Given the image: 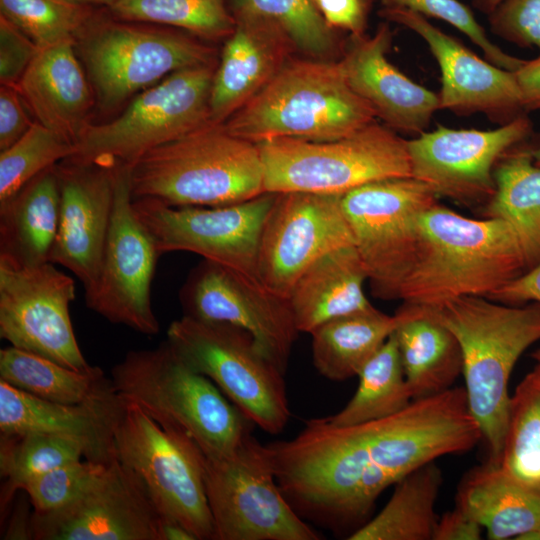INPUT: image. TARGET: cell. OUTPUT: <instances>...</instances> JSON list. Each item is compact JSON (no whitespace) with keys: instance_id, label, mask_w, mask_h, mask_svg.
Returning <instances> with one entry per match:
<instances>
[{"instance_id":"cell-21","label":"cell","mask_w":540,"mask_h":540,"mask_svg":"<svg viewBox=\"0 0 540 540\" xmlns=\"http://www.w3.org/2000/svg\"><path fill=\"white\" fill-rule=\"evenodd\" d=\"M379 14L412 30L426 42L441 72L439 110L461 116L482 113L499 125L525 114L514 71L481 59L414 11L381 8Z\"/></svg>"},{"instance_id":"cell-23","label":"cell","mask_w":540,"mask_h":540,"mask_svg":"<svg viewBox=\"0 0 540 540\" xmlns=\"http://www.w3.org/2000/svg\"><path fill=\"white\" fill-rule=\"evenodd\" d=\"M392 32L386 23L372 36L350 35L338 60L350 88L387 127L396 133L419 135L439 110L438 94L419 85L391 64L387 53Z\"/></svg>"},{"instance_id":"cell-50","label":"cell","mask_w":540,"mask_h":540,"mask_svg":"<svg viewBox=\"0 0 540 540\" xmlns=\"http://www.w3.org/2000/svg\"><path fill=\"white\" fill-rule=\"evenodd\" d=\"M525 111H540V55L514 71Z\"/></svg>"},{"instance_id":"cell-55","label":"cell","mask_w":540,"mask_h":540,"mask_svg":"<svg viewBox=\"0 0 540 540\" xmlns=\"http://www.w3.org/2000/svg\"><path fill=\"white\" fill-rule=\"evenodd\" d=\"M84 3L93 5V6H103L105 8H110L117 0H79Z\"/></svg>"},{"instance_id":"cell-17","label":"cell","mask_w":540,"mask_h":540,"mask_svg":"<svg viewBox=\"0 0 540 540\" xmlns=\"http://www.w3.org/2000/svg\"><path fill=\"white\" fill-rule=\"evenodd\" d=\"M341 196L277 193L259 243L258 276L266 289L288 299L298 278L316 260L354 246Z\"/></svg>"},{"instance_id":"cell-3","label":"cell","mask_w":540,"mask_h":540,"mask_svg":"<svg viewBox=\"0 0 540 540\" xmlns=\"http://www.w3.org/2000/svg\"><path fill=\"white\" fill-rule=\"evenodd\" d=\"M423 307L460 346L468 408L489 448L488 460L497 463L507 427L509 379L520 356L540 340V303L509 305L464 296Z\"/></svg>"},{"instance_id":"cell-27","label":"cell","mask_w":540,"mask_h":540,"mask_svg":"<svg viewBox=\"0 0 540 540\" xmlns=\"http://www.w3.org/2000/svg\"><path fill=\"white\" fill-rule=\"evenodd\" d=\"M455 503L490 540H540V489L514 480L489 460L463 476Z\"/></svg>"},{"instance_id":"cell-44","label":"cell","mask_w":540,"mask_h":540,"mask_svg":"<svg viewBox=\"0 0 540 540\" xmlns=\"http://www.w3.org/2000/svg\"><path fill=\"white\" fill-rule=\"evenodd\" d=\"M487 16L496 36L540 51V0H503Z\"/></svg>"},{"instance_id":"cell-13","label":"cell","mask_w":540,"mask_h":540,"mask_svg":"<svg viewBox=\"0 0 540 540\" xmlns=\"http://www.w3.org/2000/svg\"><path fill=\"white\" fill-rule=\"evenodd\" d=\"M215 540H319L280 490L266 445L253 434L232 455L202 453Z\"/></svg>"},{"instance_id":"cell-4","label":"cell","mask_w":540,"mask_h":540,"mask_svg":"<svg viewBox=\"0 0 540 540\" xmlns=\"http://www.w3.org/2000/svg\"><path fill=\"white\" fill-rule=\"evenodd\" d=\"M134 199L174 207H217L264 194V171L256 143L207 122L158 146L130 166Z\"/></svg>"},{"instance_id":"cell-2","label":"cell","mask_w":540,"mask_h":540,"mask_svg":"<svg viewBox=\"0 0 540 540\" xmlns=\"http://www.w3.org/2000/svg\"><path fill=\"white\" fill-rule=\"evenodd\" d=\"M526 270L506 221L465 217L437 202L420 217L417 256L399 299L430 307L464 296L489 297Z\"/></svg>"},{"instance_id":"cell-31","label":"cell","mask_w":540,"mask_h":540,"mask_svg":"<svg viewBox=\"0 0 540 540\" xmlns=\"http://www.w3.org/2000/svg\"><path fill=\"white\" fill-rule=\"evenodd\" d=\"M400 321L398 310L388 315L372 305L321 324L310 333L315 369L332 381L357 376L395 332Z\"/></svg>"},{"instance_id":"cell-45","label":"cell","mask_w":540,"mask_h":540,"mask_svg":"<svg viewBox=\"0 0 540 540\" xmlns=\"http://www.w3.org/2000/svg\"><path fill=\"white\" fill-rule=\"evenodd\" d=\"M38 51V46L23 31L0 15L1 84L18 86Z\"/></svg>"},{"instance_id":"cell-38","label":"cell","mask_w":540,"mask_h":540,"mask_svg":"<svg viewBox=\"0 0 540 540\" xmlns=\"http://www.w3.org/2000/svg\"><path fill=\"white\" fill-rule=\"evenodd\" d=\"M514 480L540 489V390L527 376L511 395L497 463Z\"/></svg>"},{"instance_id":"cell-29","label":"cell","mask_w":540,"mask_h":540,"mask_svg":"<svg viewBox=\"0 0 540 540\" xmlns=\"http://www.w3.org/2000/svg\"><path fill=\"white\" fill-rule=\"evenodd\" d=\"M56 165L0 203V258L26 267L49 262L60 214Z\"/></svg>"},{"instance_id":"cell-9","label":"cell","mask_w":540,"mask_h":540,"mask_svg":"<svg viewBox=\"0 0 540 540\" xmlns=\"http://www.w3.org/2000/svg\"><path fill=\"white\" fill-rule=\"evenodd\" d=\"M167 340L182 360L208 377L256 426L275 435L290 418L286 372L246 330L183 315Z\"/></svg>"},{"instance_id":"cell-32","label":"cell","mask_w":540,"mask_h":540,"mask_svg":"<svg viewBox=\"0 0 540 540\" xmlns=\"http://www.w3.org/2000/svg\"><path fill=\"white\" fill-rule=\"evenodd\" d=\"M532 150L519 144L498 161L495 192L484 210L486 218L504 220L513 228L527 270L540 262V166Z\"/></svg>"},{"instance_id":"cell-47","label":"cell","mask_w":540,"mask_h":540,"mask_svg":"<svg viewBox=\"0 0 540 540\" xmlns=\"http://www.w3.org/2000/svg\"><path fill=\"white\" fill-rule=\"evenodd\" d=\"M327 24L350 35L364 34L367 18L366 0H315Z\"/></svg>"},{"instance_id":"cell-1","label":"cell","mask_w":540,"mask_h":540,"mask_svg":"<svg viewBox=\"0 0 540 540\" xmlns=\"http://www.w3.org/2000/svg\"><path fill=\"white\" fill-rule=\"evenodd\" d=\"M483 440L465 389L413 400L377 420L335 426L307 421L290 440L266 445L277 484L303 518L335 531L352 530L388 487L413 470L471 450Z\"/></svg>"},{"instance_id":"cell-56","label":"cell","mask_w":540,"mask_h":540,"mask_svg":"<svg viewBox=\"0 0 540 540\" xmlns=\"http://www.w3.org/2000/svg\"><path fill=\"white\" fill-rule=\"evenodd\" d=\"M533 159L536 165L540 166V145L532 150Z\"/></svg>"},{"instance_id":"cell-22","label":"cell","mask_w":540,"mask_h":540,"mask_svg":"<svg viewBox=\"0 0 540 540\" xmlns=\"http://www.w3.org/2000/svg\"><path fill=\"white\" fill-rule=\"evenodd\" d=\"M118 164L71 156L56 165L60 214L49 262L71 271L91 292L109 232Z\"/></svg>"},{"instance_id":"cell-46","label":"cell","mask_w":540,"mask_h":540,"mask_svg":"<svg viewBox=\"0 0 540 540\" xmlns=\"http://www.w3.org/2000/svg\"><path fill=\"white\" fill-rule=\"evenodd\" d=\"M18 86H0V151L19 140L34 124Z\"/></svg>"},{"instance_id":"cell-51","label":"cell","mask_w":540,"mask_h":540,"mask_svg":"<svg viewBox=\"0 0 540 540\" xmlns=\"http://www.w3.org/2000/svg\"><path fill=\"white\" fill-rule=\"evenodd\" d=\"M31 515H29L26 503H18L4 539H31Z\"/></svg>"},{"instance_id":"cell-34","label":"cell","mask_w":540,"mask_h":540,"mask_svg":"<svg viewBox=\"0 0 540 540\" xmlns=\"http://www.w3.org/2000/svg\"><path fill=\"white\" fill-rule=\"evenodd\" d=\"M0 380L32 396L61 404H80L111 382L100 367L80 371L14 346L0 350Z\"/></svg>"},{"instance_id":"cell-43","label":"cell","mask_w":540,"mask_h":540,"mask_svg":"<svg viewBox=\"0 0 540 540\" xmlns=\"http://www.w3.org/2000/svg\"><path fill=\"white\" fill-rule=\"evenodd\" d=\"M382 8H403L423 16L440 19L465 34L492 64L517 70L523 59L507 54L487 36L468 6L458 0H381Z\"/></svg>"},{"instance_id":"cell-16","label":"cell","mask_w":540,"mask_h":540,"mask_svg":"<svg viewBox=\"0 0 540 540\" xmlns=\"http://www.w3.org/2000/svg\"><path fill=\"white\" fill-rule=\"evenodd\" d=\"M75 282L55 264L20 266L0 258V337L65 367L88 370L70 317Z\"/></svg>"},{"instance_id":"cell-20","label":"cell","mask_w":540,"mask_h":540,"mask_svg":"<svg viewBox=\"0 0 540 540\" xmlns=\"http://www.w3.org/2000/svg\"><path fill=\"white\" fill-rule=\"evenodd\" d=\"M160 519L140 479L115 459L71 504L52 512H33L31 539L159 540Z\"/></svg>"},{"instance_id":"cell-8","label":"cell","mask_w":540,"mask_h":540,"mask_svg":"<svg viewBox=\"0 0 540 540\" xmlns=\"http://www.w3.org/2000/svg\"><path fill=\"white\" fill-rule=\"evenodd\" d=\"M257 145L265 193L343 195L370 182L412 177L407 140L376 120L335 140L278 138Z\"/></svg>"},{"instance_id":"cell-30","label":"cell","mask_w":540,"mask_h":540,"mask_svg":"<svg viewBox=\"0 0 540 540\" xmlns=\"http://www.w3.org/2000/svg\"><path fill=\"white\" fill-rule=\"evenodd\" d=\"M398 311L401 321L394 335L413 400L452 388L463 369L454 335L423 306L403 302Z\"/></svg>"},{"instance_id":"cell-12","label":"cell","mask_w":540,"mask_h":540,"mask_svg":"<svg viewBox=\"0 0 540 540\" xmlns=\"http://www.w3.org/2000/svg\"><path fill=\"white\" fill-rule=\"evenodd\" d=\"M437 198L414 177L370 182L341 196L354 246L376 298L399 299L417 256L420 217Z\"/></svg>"},{"instance_id":"cell-53","label":"cell","mask_w":540,"mask_h":540,"mask_svg":"<svg viewBox=\"0 0 540 540\" xmlns=\"http://www.w3.org/2000/svg\"><path fill=\"white\" fill-rule=\"evenodd\" d=\"M503 0H472L473 6L480 12L490 14Z\"/></svg>"},{"instance_id":"cell-49","label":"cell","mask_w":540,"mask_h":540,"mask_svg":"<svg viewBox=\"0 0 540 540\" xmlns=\"http://www.w3.org/2000/svg\"><path fill=\"white\" fill-rule=\"evenodd\" d=\"M482 532L473 518L455 506L438 518L432 540H479Z\"/></svg>"},{"instance_id":"cell-11","label":"cell","mask_w":540,"mask_h":540,"mask_svg":"<svg viewBox=\"0 0 540 540\" xmlns=\"http://www.w3.org/2000/svg\"><path fill=\"white\" fill-rule=\"evenodd\" d=\"M217 64L178 70L138 93L118 117L91 123L74 156L131 166L148 151L206 124Z\"/></svg>"},{"instance_id":"cell-26","label":"cell","mask_w":540,"mask_h":540,"mask_svg":"<svg viewBox=\"0 0 540 540\" xmlns=\"http://www.w3.org/2000/svg\"><path fill=\"white\" fill-rule=\"evenodd\" d=\"M18 88L36 121L76 147L91 124L95 95L75 42L39 49Z\"/></svg>"},{"instance_id":"cell-57","label":"cell","mask_w":540,"mask_h":540,"mask_svg":"<svg viewBox=\"0 0 540 540\" xmlns=\"http://www.w3.org/2000/svg\"><path fill=\"white\" fill-rule=\"evenodd\" d=\"M531 357L536 360V361H540V349L534 351L532 354H531Z\"/></svg>"},{"instance_id":"cell-25","label":"cell","mask_w":540,"mask_h":540,"mask_svg":"<svg viewBox=\"0 0 540 540\" xmlns=\"http://www.w3.org/2000/svg\"><path fill=\"white\" fill-rule=\"evenodd\" d=\"M215 69L210 94V121L226 122L252 99L291 58L295 46L275 24L251 17L235 18Z\"/></svg>"},{"instance_id":"cell-28","label":"cell","mask_w":540,"mask_h":540,"mask_svg":"<svg viewBox=\"0 0 540 540\" xmlns=\"http://www.w3.org/2000/svg\"><path fill=\"white\" fill-rule=\"evenodd\" d=\"M366 280L355 246L316 260L298 278L288 297L298 331L310 334L331 319L372 306L363 290Z\"/></svg>"},{"instance_id":"cell-52","label":"cell","mask_w":540,"mask_h":540,"mask_svg":"<svg viewBox=\"0 0 540 540\" xmlns=\"http://www.w3.org/2000/svg\"><path fill=\"white\" fill-rule=\"evenodd\" d=\"M159 540H197L196 537L176 520L161 516Z\"/></svg>"},{"instance_id":"cell-39","label":"cell","mask_w":540,"mask_h":540,"mask_svg":"<svg viewBox=\"0 0 540 540\" xmlns=\"http://www.w3.org/2000/svg\"><path fill=\"white\" fill-rule=\"evenodd\" d=\"M234 18L251 17L278 26L296 50L308 57L330 60L337 38L320 13L315 0H231Z\"/></svg>"},{"instance_id":"cell-41","label":"cell","mask_w":540,"mask_h":540,"mask_svg":"<svg viewBox=\"0 0 540 540\" xmlns=\"http://www.w3.org/2000/svg\"><path fill=\"white\" fill-rule=\"evenodd\" d=\"M75 153V145L35 121L19 140L0 152V203Z\"/></svg>"},{"instance_id":"cell-6","label":"cell","mask_w":540,"mask_h":540,"mask_svg":"<svg viewBox=\"0 0 540 540\" xmlns=\"http://www.w3.org/2000/svg\"><path fill=\"white\" fill-rule=\"evenodd\" d=\"M375 119L348 85L338 61L291 57L224 126L256 144L278 138L326 141L348 136Z\"/></svg>"},{"instance_id":"cell-10","label":"cell","mask_w":540,"mask_h":540,"mask_svg":"<svg viewBox=\"0 0 540 540\" xmlns=\"http://www.w3.org/2000/svg\"><path fill=\"white\" fill-rule=\"evenodd\" d=\"M114 453L140 479L162 517L178 521L197 540H215L202 452L188 436L125 400L114 428Z\"/></svg>"},{"instance_id":"cell-18","label":"cell","mask_w":540,"mask_h":540,"mask_svg":"<svg viewBox=\"0 0 540 540\" xmlns=\"http://www.w3.org/2000/svg\"><path fill=\"white\" fill-rule=\"evenodd\" d=\"M531 132L525 114L492 130L437 125L407 140L412 177L426 183L437 197L464 204L488 201L495 192L496 164Z\"/></svg>"},{"instance_id":"cell-5","label":"cell","mask_w":540,"mask_h":540,"mask_svg":"<svg viewBox=\"0 0 540 540\" xmlns=\"http://www.w3.org/2000/svg\"><path fill=\"white\" fill-rule=\"evenodd\" d=\"M110 379L122 398L188 436L204 456H230L252 435L254 424L168 340L129 351Z\"/></svg>"},{"instance_id":"cell-36","label":"cell","mask_w":540,"mask_h":540,"mask_svg":"<svg viewBox=\"0 0 540 540\" xmlns=\"http://www.w3.org/2000/svg\"><path fill=\"white\" fill-rule=\"evenodd\" d=\"M353 397L338 413L325 417L335 426H349L394 415L412 401L394 333L364 365Z\"/></svg>"},{"instance_id":"cell-19","label":"cell","mask_w":540,"mask_h":540,"mask_svg":"<svg viewBox=\"0 0 540 540\" xmlns=\"http://www.w3.org/2000/svg\"><path fill=\"white\" fill-rule=\"evenodd\" d=\"M183 315L249 332L286 372L300 333L289 300L216 262L203 259L179 291Z\"/></svg>"},{"instance_id":"cell-37","label":"cell","mask_w":540,"mask_h":540,"mask_svg":"<svg viewBox=\"0 0 540 540\" xmlns=\"http://www.w3.org/2000/svg\"><path fill=\"white\" fill-rule=\"evenodd\" d=\"M108 11L121 20L180 29L209 43L226 40L236 26L227 0H117Z\"/></svg>"},{"instance_id":"cell-24","label":"cell","mask_w":540,"mask_h":540,"mask_svg":"<svg viewBox=\"0 0 540 540\" xmlns=\"http://www.w3.org/2000/svg\"><path fill=\"white\" fill-rule=\"evenodd\" d=\"M125 404L112 381L80 404L47 401L0 380V433H50L85 440L95 461L115 460L114 428Z\"/></svg>"},{"instance_id":"cell-48","label":"cell","mask_w":540,"mask_h":540,"mask_svg":"<svg viewBox=\"0 0 540 540\" xmlns=\"http://www.w3.org/2000/svg\"><path fill=\"white\" fill-rule=\"evenodd\" d=\"M487 298L509 305L540 303V262Z\"/></svg>"},{"instance_id":"cell-33","label":"cell","mask_w":540,"mask_h":540,"mask_svg":"<svg viewBox=\"0 0 540 540\" xmlns=\"http://www.w3.org/2000/svg\"><path fill=\"white\" fill-rule=\"evenodd\" d=\"M442 472L429 462L400 479L382 510L350 534L349 540H432Z\"/></svg>"},{"instance_id":"cell-15","label":"cell","mask_w":540,"mask_h":540,"mask_svg":"<svg viewBox=\"0 0 540 540\" xmlns=\"http://www.w3.org/2000/svg\"><path fill=\"white\" fill-rule=\"evenodd\" d=\"M130 166L118 164L111 224L97 282L85 294L87 306L108 321L147 336L160 325L151 303V284L161 253L136 216Z\"/></svg>"},{"instance_id":"cell-54","label":"cell","mask_w":540,"mask_h":540,"mask_svg":"<svg viewBox=\"0 0 540 540\" xmlns=\"http://www.w3.org/2000/svg\"><path fill=\"white\" fill-rule=\"evenodd\" d=\"M526 376L540 390V361H537V364Z\"/></svg>"},{"instance_id":"cell-42","label":"cell","mask_w":540,"mask_h":540,"mask_svg":"<svg viewBox=\"0 0 540 540\" xmlns=\"http://www.w3.org/2000/svg\"><path fill=\"white\" fill-rule=\"evenodd\" d=\"M109 464L87 459L70 462L29 480L21 490L28 495L33 512L56 511L86 493Z\"/></svg>"},{"instance_id":"cell-35","label":"cell","mask_w":540,"mask_h":540,"mask_svg":"<svg viewBox=\"0 0 540 540\" xmlns=\"http://www.w3.org/2000/svg\"><path fill=\"white\" fill-rule=\"evenodd\" d=\"M82 457L95 461L90 445L75 436L0 433L1 511L29 480Z\"/></svg>"},{"instance_id":"cell-40","label":"cell","mask_w":540,"mask_h":540,"mask_svg":"<svg viewBox=\"0 0 540 540\" xmlns=\"http://www.w3.org/2000/svg\"><path fill=\"white\" fill-rule=\"evenodd\" d=\"M94 7L79 0H0V15L41 49L75 42L97 15Z\"/></svg>"},{"instance_id":"cell-14","label":"cell","mask_w":540,"mask_h":540,"mask_svg":"<svg viewBox=\"0 0 540 540\" xmlns=\"http://www.w3.org/2000/svg\"><path fill=\"white\" fill-rule=\"evenodd\" d=\"M276 195L264 193L217 207H174L154 199L133 198L132 206L161 255L192 252L260 283L259 243Z\"/></svg>"},{"instance_id":"cell-7","label":"cell","mask_w":540,"mask_h":540,"mask_svg":"<svg viewBox=\"0 0 540 540\" xmlns=\"http://www.w3.org/2000/svg\"><path fill=\"white\" fill-rule=\"evenodd\" d=\"M160 26L97 13L77 36L75 49L102 111L115 110L178 70L218 63L211 43Z\"/></svg>"}]
</instances>
